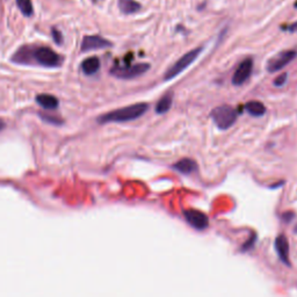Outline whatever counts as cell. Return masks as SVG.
I'll list each match as a JSON object with an SVG mask.
<instances>
[{"instance_id":"obj_1","label":"cell","mask_w":297,"mask_h":297,"mask_svg":"<svg viewBox=\"0 0 297 297\" xmlns=\"http://www.w3.org/2000/svg\"><path fill=\"white\" fill-rule=\"evenodd\" d=\"M148 109V105L144 104V102H139V104L130 105L127 107L119 108L115 110H112L107 114L98 117V122L101 124L105 123H119V122H128L132 121L140 117L146 113Z\"/></svg>"},{"instance_id":"obj_2","label":"cell","mask_w":297,"mask_h":297,"mask_svg":"<svg viewBox=\"0 0 297 297\" xmlns=\"http://www.w3.org/2000/svg\"><path fill=\"white\" fill-rule=\"evenodd\" d=\"M210 116L220 130H227V129L231 128L237 121V112L235 108L228 105L218 106L212 109Z\"/></svg>"},{"instance_id":"obj_3","label":"cell","mask_w":297,"mask_h":297,"mask_svg":"<svg viewBox=\"0 0 297 297\" xmlns=\"http://www.w3.org/2000/svg\"><path fill=\"white\" fill-rule=\"evenodd\" d=\"M201 51H202V48H196V49H193V50L188 51L187 54H185L180 59H178L177 62L174 63L173 65L166 71L165 77H164V81H166V82L171 81V79L176 78L177 76L180 75L181 72H184L186 68L190 65V64H193L194 62H195L197 57H199V55L201 54Z\"/></svg>"},{"instance_id":"obj_4","label":"cell","mask_w":297,"mask_h":297,"mask_svg":"<svg viewBox=\"0 0 297 297\" xmlns=\"http://www.w3.org/2000/svg\"><path fill=\"white\" fill-rule=\"evenodd\" d=\"M33 58L37 64L47 67H58L62 65L63 57L55 52L52 49L47 47H40L33 51Z\"/></svg>"},{"instance_id":"obj_5","label":"cell","mask_w":297,"mask_h":297,"mask_svg":"<svg viewBox=\"0 0 297 297\" xmlns=\"http://www.w3.org/2000/svg\"><path fill=\"white\" fill-rule=\"evenodd\" d=\"M150 70V64L138 63L134 65H115L110 70V75L119 79H132Z\"/></svg>"},{"instance_id":"obj_6","label":"cell","mask_w":297,"mask_h":297,"mask_svg":"<svg viewBox=\"0 0 297 297\" xmlns=\"http://www.w3.org/2000/svg\"><path fill=\"white\" fill-rule=\"evenodd\" d=\"M296 56L297 51L295 50H285L279 52V54L273 56L267 62V66H266L267 67V71L270 72V73H274V72L282 70L292 59L296 58Z\"/></svg>"},{"instance_id":"obj_7","label":"cell","mask_w":297,"mask_h":297,"mask_svg":"<svg viewBox=\"0 0 297 297\" xmlns=\"http://www.w3.org/2000/svg\"><path fill=\"white\" fill-rule=\"evenodd\" d=\"M253 70V59L252 58H246L239 64L237 70L235 71L234 76H232V84L236 86H241L245 83L247 79L250 78L251 73Z\"/></svg>"},{"instance_id":"obj_8","label":"cell","mask_w":297,"mask_h":297,"mask_svg":"<svg viewBox=\"0 0 297 297\" xmlns=\"http://www.w3.org/2000/svg\"><path fill=\"white\" fill-rule=\"evenodd\" d=\"M184 216L189 226H192L196 230H204L209 226L208 217L203 212L199 210H194V209H188L184 211Z\"/></svg>"},{"instance_id":"obj_9","label":"cell","mask_w":297,"mask_h":297,"mask_svg":"<svg viewBox=\"0 0 297 297\" xmlns=\"http://www.w3.org/2000/svg\"><path fill=\"white\" fill-rule=\"evenodd\" d=\"M109 47H112V43L109 41L105 40L104 37L98 35L85 36L82 43V51L98 50V49H105Z\"/></svg>"},{"instance_id":"obj_10","label":"cell","mask_w":297,"mask_h":297,"mask_svg":"<svg viewBox=\"0 0 297 297\" xmlns=\"http://www.w3.org/2000/svg\"><path fill=\"white\" fill-rule=\"evenodd\" d=\"M274 246H275L276 253L279 256L280 260L283 262L284 265H287L288 267H290V259H289V243L288 239L284 235L277 236L275 242H274Z\"/></svg>"},{"instance_id":"obj_11","label":"cell","mask_w":297,"mask_h":297,"mask_svg":"<svg viewBox=\"0 0 297 297\" xmlns=\"http://www.w3.org/2000/svg\"><path fill=\"white\" fill-rule=\"evenodd\" d=\"M174 170H177L178 172H180L182 174H192L197 171V164L195 161L190 158H184L180 159V161L177 162L174 165L172 166Z\"/></svg>"},{"instance_id":"obj_12","label":"cell","mask_w":297,"mask_h":297,"mask_svg":"<svg viewBox=\"0 0 297 297\" xmlns=\"http://www.w3.org/2000/svg\"><path fill=\"white\" fill-rule=\"evenodd\" d=\"M36 102L44 109H56L58 107V99L50 94H40L36 97Z\"/></svg>"},{"instance_id":"obj_13","label":"cell","mask_w":297,"mask_h":297,"mask_svg":"<svg viewBox=\"0 0 297 297\" xmlns=\"http://www.w3.org/2000/svg\"><path fill=\"white\" fill-rule=\"evenodd\" d=\"M99 68H100V59L98 57H90V58H86L82 63V70L87 76L97 73Z\"/></svg>"},{"instance_id":"obj_14","label":"cell","mask_w":297,"mask_h":297,"mask_svg":"<svg viewBox=\"0 0 297 297\" xmlns=\"http://www.w3.org/2000/svg\"><path fill=\"white\" fill-rule=\"evenodd\" d=\"M172 102H173V94L172 93H167L164 95V97L157 102L156 105V113L157 114H165L169 112L172 107Z\"/></svg>"},{"instance_id":"obj_15","label":"cell","mask_w":297,"mask_h":297,"mask_svg":"<svg viewBox=\"0 0 297 297\" xmlns=\"http://www.w3.org/2000/svg\"><path fill=\"white\" fill-rule=\"evenodd\" d=\"M119 7L123 14H134L140 10V5L135 0H119Z\"/></svg>"},{"instance_id":"obj_16","label":"cell","mask_w":297,"mask_h":297,"mask_svg":"<svg viewBox=\"0 0 297 297\" xmlns=\"http://www.w3.org/2000/svg\"><path fill=\"white\" fill-rule=\"evenodd\" d=\"M246 112L252 116H262L266 113V107L260 101H250L245 105Z\"/></svg>"},{"instance_id":"obj_17","label":"cell","mask_w":297,"mask_h":297,"mask_svg":"<svg viewBox=\"0 0 297 297\" xmlns=\"http://www.w3.org/2000/svg\"><path fill=\"white\" fill-rule=\"evenodd\" d=\"M18 7L26 17H30L33 14V4L30 0H17Z\"/></svg>"},{"instance_id":"obj_18","label":"cell","mask_w":297,"mask_h":297,"mask_svg":"<svg viewBox=\"0 0 297 297\" xmlns=\"http://www.w3.org/2000/svg\"><path fill=\"white\" fill-rule=\"evenodd\" d=\"M256 239H257V235L256 234L251 235V237H250L249 241H247L245 244H244V246L242 247L243 252H245V251L252 249V247L254 246V243H256Z\"/></svg>"},{"instance_id":"obj_19","label":"cell","mask_w":297,"mask_h":297,"mask_svg":"<svg viewBox=\"0 0 297 297\" xmlns=\"http://www.w3.org/2000/svg\"><path fill=\"white\" fill-rule=\"evenodd\" d=\"M287 78H288V76H287V73H282V75H280L279 77H276L275 78V81H274V86H276V87H281V86H283L284 84H285V82H287Z\"/></svg>"},{"instance_id":"obj_20","label":"cell","mask_w":297,"mask_h":297,"mask_svg":"<svg viewBox=\"0 0 297 297\" xmlns=\"http://www.w3.org/2000/svg\"><path fill=\"white\" fill-rule=\"evenodd\" d=\"M41 117H42V119H43L44 121L50 122V123H54V124H58V123H60V122H58V120H57L55 116H49L48 114H47V115H43V114H41Z\"/></svg>"},{"instance_id":"obj_21","label":"cell","mask_w":297,"mask_h":297,"mask_svg":"<svg viewBox=\"0 0 297 297\" xmlns=\"http://www.w3.org/2000/svg\"><path fill=\"white\" fill-rule=\"evenodd\" d=\"M52 36H54V40L55 42H57V43L60 44L62 43V35H60V33L58 32V30H52Z\"/></svg>"},{"instance_id":"obj_22","label":"cell","mask_w":297,"mask_h":297,"mask_svg":"<svg viewBox=\"0 0 297 297\" xmlns=\"http://www.w3.org/2000/svg\"><path fill=\"white\" fill-rule=\"evenodd\" d=\"M282 218L285 220V222L289 223L292 218H294V214H292V212H285V214L282 215Z\"/></svg>"},{"instance_id":"obj_23","label":"cell","mask_w":297,"mask_h":297,"mask_svg":"<svg viewBox=\"0 0 297 297\" xmlns=\"http://www.w3.org/2000/svg\"><path fill=\"white\" fill-rule=\"evenodd\" d=\"M288 30H289V32H296V30H297V22L292 26H290V27L288 28Z\"/></svg>"},{"instance_id":"obj_24","label":"cell","mask_w":297,"mask_h":297,"mask_svg":"<svg viewBox=\"0 0 297 297\" xmlns=\"http://www.w3.org/2000/svg\"><path fill=\"white\" fill-rule=\"evenodd\" d=\"M4 127H5V123H4V121H3V120H0V131L3 130Z\"/></svg>"}]
</instances>
